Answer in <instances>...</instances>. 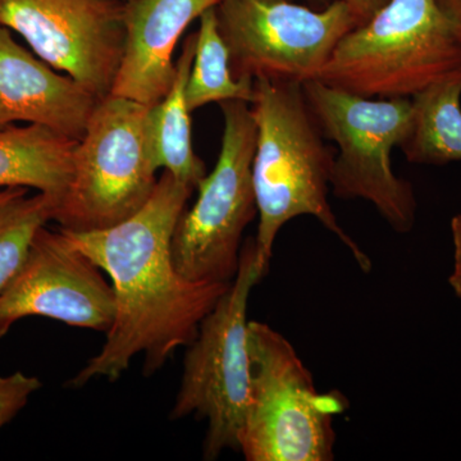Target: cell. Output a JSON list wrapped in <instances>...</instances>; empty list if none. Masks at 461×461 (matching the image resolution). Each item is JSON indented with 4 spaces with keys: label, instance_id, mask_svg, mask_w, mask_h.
Returning <instances> with one entry per match:
<instances>
[{
    "label": "cell",
    "instance_id": "obj_20",
    "mask_svg": "<svg viewBox=\"0 0 461 461\" xmlns=\"http://www.w3.org/2000/svg\"><path fill=\"white\" fill-rule=\"evenodd\" d=\"M451 236L454 244V269L448 278L455 295L461 299V214L455 215L451 220Z\"/></svg>",
    "mask_w": 461,
    "mask_h": 461
},
{
    "label": "cell",
    "instance_id": "obj_1",
    "mask_svg": "<svg viewBox=\"0 0 461 461\" xmlns=\"http://www.w3.org/2000/svg\"><path fill=\"white\" fill-rule=\"evenodd\" d=\"M194 190L165 171L147 204L123 222L90 232L59 229L111 277L115 300L105 344L69 386L99 377L113 382L139 354H144V375H154L194 341L229 290L230 284L191 281L173 264V232Z\"/></svg>",
    "mask_w": 461,
    "mask_h": 461
},
{
    "label": "cell",
    "instance_id": "obj_24",
    "mask_svg": "<svg viewBox=\"0 0 461 461\" xmlns=\"http://www.w3.org/2000/svg\"><path fill=\"white\" fill-rule=\"evenodd\" d=\"M7 190H8V187H7V189H2V190H0V200H2L3 198H5V194H7Z\"/></svg>",
    "mask_w": 461,
    "mask_h": 461
},
{
    "label": "cell",
    "instance_id": "obj_5",
    "mask_svg": "<svg viewBox=\"0 0 461 461\" xmlns=\"http://www.w3.org/2000/svg\"><path fill=\"white\" fill-rule=\"evenodd\" d=\"M309 108L327 140L338 145L330 191L375 206L397 233L411 232L417 199L411 182L393 169V150L411 131V99H369L320 80L303 84Z\"/></svg>",
    "mask_w": 461,
    "mask_h": 461
},
{
    "label": "cell",
    "instance_id": "obj_19",
    "mask_svg": "<svg viewBox=\"0 0 461 461\" xmlns=\"http://www.w3.org/2000/svg\"><path fill=\"white\" fill-rule=\"evenodd\" d=\"M41 386V379L23 372L0 375V429L25 408L30 397Z\"/></svg>",
    "mask_w": 461,
    "mask_h": 461
},
{
    "label": "cell",
    "instance_id": "obj_8",
    "mask_svg": "<svg viewBox=\"0 0 461 461\" xmlns=\"http://www.w3.org/2000/svg\"><path fill=\"white\" fill-rule=\"evenodd\" d=\"M220 104L223 136L217 165L200 182L195 204L176 224L171 250L176 269L189 280L230 284L244 230L258 217L251 173L257 127L249 103Z\"/></svg>",
    "mask_w": 461,
    "mask_h": 461
},
{
    "label": "cell",
    "instance_id": "obj_14",
    "mask_svg": "<svg viewBox=\"0 0 461 461\" xmlns=\"http://www.w3.org/2000/svg\"><path fill=\"white\" fill-rule=\"evenodd\" d=\"M77 140L41 126L0 130V189L25 187L62 198L68 187Z\"/></svg>",
    "mask_w": 461,
    "mask_h": 461
},
{
    "label": "cell",
    "instance_id": "obj_15",
    "mask_svg": "<svg viewBox=\"0 0 461 461\" xmlns=\"http://www.w3.org/2000/svg\"><path fill=\"white\" fill-rule=\"evenodd\" d=\"M411 131L402 142L414 165L461 162V67L411 98Z\"/></svg>",
    "mask_w": 461,
    "mask_h": 461
},
{
    "label": "cell",
    "instance_id": "obj_21",
    "mask_svg": "<svg viewBox=\"0 0 461 461\" xmlns=\"http://www.w3.org/2000/svg\"><path fill=\"white\" fill-rule=\"evenodd\" d=\"M387 2L388 0H345L346 5H348L354 16L357 17L359 25L369 20Z\"/></svg>",
    "mask_w": 461,
    "mask_h": 461
},
{
    "label": "cell",
    "instance_id": "obj_13",
    "mask_svg": "<svg viewBox=\"0 0 461 461\" xmlns=\"http://www.w3.org/2000/svg\"><path fill=\"white\" fill-rule=\"evenodd\" d=\"M222 0H124L126 42L112 95L153 107L171 89L181 36Z\"/></svg>",
    "mask_w": 461,
    "mask_h": 461
},
{
    "label": "cell",
    "instance_id": "obj_16",
    "mask_svg": "<svg viewBox=\"0 0 461 461\" xmlns=\"http://www.w3.org/2000/svg\"><path fill=\"white\" fill-rule=\"evenodd\" d=\"M195 45L196 32L190 33L176 60L171 89L151 107V135L158 167L196 190L205 178L206 169L205 163L194 151L191 111L186 102V85L195 57Z\"/></svg>",
    "mask_w": 461,
    "mask_h": 461
},
{
    "label": "cell",
    "instance_id": "obj_23",
    "mask_svg": "<svg viewBox=\"0 0 461 461\" xmlns=\"http://www.w3.org/2000/svg\"><path fill=\"white\" fill-rule=\"evenodd\" d=\"M303 2L309 3L312 7H317V5H320V7H326V5L332 2V0H303Z\"/></svg>",
    "mask_w": 461,
    "mask_h": 461
},
{
    "label": "cell",
    "instance_id": "obj_12",
    "mask_svg": "<svg viewBox=\"0 0 461 461\" xmlns=\"http://www.w3.org/2000/svg\"><path fill=\"white\" fill-rule=\"evenodd\" d=\"M99 100L0 26V130L16 122L41 124L78 141Z\"/></svg>",
    "mask_w": 461,
    "mask_h": 461
},
{
    "label": "cell",
    "instance_id": "obj_7",
    "mask_svg": "<svg viewBox=\"0 0 461 461\" xmlns=\"http://www.w3.org/2000/svg\"><path fill=\"white\" fill-rule=\"evenodd\" d=\"M266 275L258 263L254 239H249L242 245L238 273L229 290L187 346L171 418L194 415L206 420L205 460H215L226 450L240 451L250 395L249 297Z\"/></svg>",
    "mask_w": 461,
    "mask_h": 461
},
{
    "label": "cell",
    "instance_id": "obj_17",
    "mask_svg": "<svg viewBox=\"0 0 461 461\" xmlns=\"http://www.w3.org/2000/svg\"><path fill=\"white\" fill-rule=\"evenodd\" d=\"M254 98V80L238 78L230 66V51L218 29L215 8L208 9L199 18L195 57L186 85L187 107L191 112L229 100H241L250 104Z\"/></svg>",
    "mask_w": 461,
    "mask_h": 461
},
{
    "label": "cell",
    "instance_id": "obj_22",
    "mask_svg": "<svg viewBox=\"0 0 461 461\" xmlns=\"http://www.w3.org/2000/svg\"><path fill=\"white\" fill-rule=\"evenodd\" d=\"M438 2L450 21L455 38L461 45V0H438Z\"/></svg>",
    "mask_w": 461,
    "mask_h": 461
},
{
    "label": "cell",
    "instance_id": "obj_3",
    "mask_svg": "<svg viewBox=\"0 0 461 461\" xmlns=\"http://www.w3.org/2000/svg\"><path fill=\"white\" fill-rule=\"evenodd\" d=\"M460 67L438 0H388L346 33L315 80L364 98L411 99Z\"/></svg>",
    "mask_w": 461,
    "mask_h": 461
},
{
    "label": "cell",
    "instance_id": "obj_9",
    "mask_svg": "<svg viewBox=\"0 0 461 461\" xmlns=\"http://www.w3.org/2000/svg\"><path fill=\"white\" fill-rule=\"evenodd\" d=\"M215 14L235 77L300 85L315 80L359 25L345 0L318 9L295 0H222Z\"/></svg>",
    "mask_w": 461,
    "mask_h": 461
},
{
    "label": "cell",
    "instance_id": "obj_18",
    "mask_svg": "<svg viewBox=\"0 0 461 461\" xmlns=\"http://www.w3.org/2000/svg\"><path fill=\"white\" fill-rule=\"evenodd\" d=\"M25 187H8L0 200V293L23 266L35 233L54 220L58 198Z\"/></svg>",
    "mask_w": 461,
    "mask_h": 461
},
{
    "label": "cell",
    "instance_id": "obj_11",
    "mask_svg": "<svg viewBox=\"0 0 461 461\" xmlns=\"http://www.w3.org/2000/svg\"><path fill=\"white\" fill-rule=\"evenodd\" d=\"M100 271L62 230L42 226L23 266L0 293V339L26 317L107 333L114 320V291Z\"/></svg>",
    "mask_w": 461,
    "mask_h": 461
},
{
    "label": "cell",
    "instance_id": "obj_6",
    "mask_svg": "<svg viewBox=\"0 0 461 461\" xmlns=\"http://www.w3.org/2000/svg\"><path fill=\"white\" fill-rule=\"evenodd\" d=\"M250 395L240 451L248 461H330L335 453L333 417L348 402L320 393L312 373L284 335L249 321Z\"/></svg>",
    "mask_w": 461,
    "mask_h": 461
},
{
    "label": "cell",
    "instance_id": "obj_4",
    "mask_svg": "<svg viewBox=\"0 0 461 461\" xmlns=\"http://www.w3.org/2000/svg\"><path fill=\"white\" fill-rule=\"evenodd\" d=\"M158 169L151 107L111 94L99 100L76 144L71 178L53 221L74 232L123 222L153 195Z\"/></svg>",
    "mask_w": 461,
    "mask_h": 461
},
{
    "label": "cell",
    "instance_id": "obj_2",
    "mask_svg": "<svg viewBox=\"0 0 461 461\" xmlns=\"http://www.w3.org/2000/svg\"><path fill=\"white\" fill-rule=\"evenodd\" d=\"M251 114L257 127L254 191L258 208V263L268 273L276 239L294 218L311 215L353 254L363 272L372 262L339 226L330 204L336 150L309 108L303 85L257 78Z\"/></svg>",
    "mask_w": 461,
    "mask_h": 461
},
{
    "label": "cell",
    "instance_id": "obj_10",
    "mask_svg": "<svg viewBox=\"0 0 461 461\" xmlns=\"http://www.w3.org/2000/svg\"><path fill=\"white\" fill-rule=\"evenodd\" d=\"M123 11L124 0H0V26L103 99L111 95L122 62Z\"/></svg>",
    "mask_w": 461,
    "mask_h": 461
}]
</instances>
